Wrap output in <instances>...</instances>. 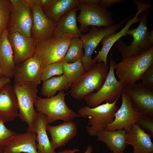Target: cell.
Masks as SVG:
<instances>
[{
  "label": "cell",
  "mask_w": 153,
  "mask_h": 153,
  "mask_svg": "<svg viewBox=\"0 0 153 153\" xmlns=\"http://www.w3.org/2000/svg\"><path fill=\"white\" fill-rule=\"evenodd\" d=\"M149 9L145 10L139 14V24L132 29H128L126 35L133 37V40L127 45L121 39L117 41L118 49L123 59L144 53L153 47V31H150L147 26Z\"/></svg>",
  "instance_id": "obj_1"
},
{
  "label": "cell",
  "mask_w": 153,
  "mask_h": 153,
  "mask_svg": "<svg viewBox=\"0 0 153 153\" xmlns=\"http://www.w3.org/2000/svg\"><path fill=\"white\" fill-rule=\"evenodd\" d=\"M119 98L112 103L106 102L96 107L91 108L88 106L82 107L78 110L80 117L88 118L87 131L91 136H96L98 133L105 130L109 124L114 118V114L119 109L116 103Z\"/></svg>",
  "instance_id": "obj_2"
},
{
  "label": "cell",
  "mask_w": 153,
  "mask_h": 153,
  "mask_svg": "<svg viewBox=\"0 0 153 153\" xmlns=\"http://www.w3.org/2000/svg\"><path fill=\"white\" fill-rule=\"evenodd\" d=\"M109 71L107 65L103 62L96 63L70 86L71 97L80 100L94 91H98L104 84Z\"/></svg>",
  "instance_id": "obj_3"
},
{
  "label": "cell",
  "mask_w": 153,
  "mask_h": 153,
  "mask_svg": "<svg viewBox=\"0 0 153 153\" xmlns=\"http://www.w3.org/2000/svg\"><path fill=\"white\" fill-rule=\"evenodd\" d=\"M153 64V47L142 54L123 59L116 64V74L126 84L136 83Z\"/></svg>",
  "instance_id": "obj_4"
},
{
  "label": "cell",
  "mask_w": 153,
  "mask_h": 153,
  "mask_svg": "<svg viewBox=\"0 0 153 153\" xmlns=\"http://www.w3.org/2000/svg\"><path fill=\"white\" fill-rule=\"evenodd\" d=\"M67 94L64 91H62L56 95L50 98L38 97L34 106L37 112L46 115L48 124L57 120L65 122L72 120L76 117H80L67 105L65 101Z\"/></svg>",
  "instance_id": "obj_5"
},
{
  "label": "cell",
  "mask_w": 153,
  "mask_h": 153,
  "mask_svg": "<svg viewBox=\"0 0 153 153\" xmlns=\"http://www.w3.org/2000/svg\"><path fill=\"white\" fill-rule=\"evenodd\" d=\"M110 66L107 76L103 86L97 92L85 96L84 99L87 106L96 107L104 101L112 103L120 98L126 85L118 80L114 74L115 67L117 64L112 59L110 60Z\"/></svg>",
  "instance_id": "obj_6"
},
{
  "label": "cell",
  "mask_w": 153,
  "mask_h": 153,
  "mask_svg": "<svg viewBox=\"0 0 153 153\" xmlns=\"http://www.w3.org/2000/svg\"><path fill=\"white\" fill-rule=\"evenodd\" d=\"M132 16L131 15L119 23L109 27L98 28L91 26L88 33L81 35L80 38L82 42L84 50L82 62L86 72L91 69L95 64L92 59V56L99 43L105 37L116 33L122 26L123 24Z\"/></svg>",
  "instance_id": "obj_7"
},
{
  "label": "cell",
  "mask_w": 153,
  "mask_h": 153,
  "mask_svg": "<svg viewBox=\"0 0 153 153\" xmlns=\"http://www.w3.org/2000/svg\"><path fill=\"white\" fill-rule=\"evenodd\" d=\"M37 86L28 83L14 84L13 86L17 99L18 117L27 124V132L33 128L37 116L34 106L38 97Z\"/></svg>",
  "instance_id": "obj_8"
},
{
  "label": "cell",
  "mask_w": 153,
  "mask_h": 153,
  "mask_svg": "<svg viewBox=\"0 0 153 153\" xmlns=\"http://www.w3.org/2000/svg\"><path fill=\"white\" fill-rule=\"evenodd\" d=\"M72 38L52 37L44 41L37 42L34 56L40 61L44 68L48 65L63 61Z\"/></svg>",
  "instance_id": "obj_9"
},
{
  "label": "cell",
  "mask_w": 153,
  "mask_h": 153,
  "mask_svg": "<svg viewBox=\"0 0 153 153\" xmlns=\"http://www.w3.org/2000/svg\"><path fill=\"white\" fill-rule=\"evenodd\" d=\"M77 7L80 12L76 19L80 24L79 29L81 32H87L89 26L99 28L114 24L112 12L99 4L81 3Z\"/></svg>",
  "instance_id": "obj_10"
},
{
  "label": "cell",
  "mask_w": 153,
  "mask_h": 153,
  "mask_svg": "<svg viewBox=\"0 0 153 153\" xmlns=\"http://www.w3.org/2000/svg\"><path fill=\"white\" fill-rule=\"evenodd\" d=\"M12 8L7 28L9 33H20L23 35L31 37L32 25V10L25 0H10Z\"/></svg>",
  "instance_id": "obj_11"
},
{
  "label": "cell",
  "mask_w": 153,
  "mask_h": 153,
  "mask_svg": "<svg viewBox=\"0 0 153 153\" xmlns=\"http://www.w3.org/2000/svg\"><path fill=\"white\" fill-rule=\"evenodd\" d=\"M123 92L130 97L133 107L142 115L153 118V87L139 82L126 84Z\"/></svg>",
  "instance_id": "obj_12"
},
{
  "label": "cell",
  "mask_w": 153,
  "mask_h": 153,
  "mask_svg": "<svg viewBox=\"0 0 153 153\" xmlns=\"http://www.w3.org/2000/svg\"><path fill=\"white\" fill-rule=\"evenodd\" d=\"M31 8L33 15L31 37L37 42L52 37L56 22L50 19L43 12L35 0H25Z\"/></svg>",
  "instance_id": "obj_13"
},
{
  "label": "cell",
  "mask_w": 153,
  "mask_h": 153,
  "mask_svg": "<svg viewBox=\"0 0 153 153\" xmlns=\"http://www.w3.org/2000/svg\"><path fill=\"white\" fill-rule=\"evenodd\" d=\"M121 96L122 100L121 107L114 113L113 121L108 125L106 130L124 129L127 132L142 115L133 107L130 97L127 94L123 92Z\"/></svg>",
  "instance_id": "obj_14"
},
{
  "label": "cell",
  "mask_w": 153,
  "mask_h": 153,
  "mask_svg": "<svg viewBox=\"0 0 153 153\" xmlns=\"http://www.w3.org/2000/svg\"><path fill=\"white\" fill-rule=\"evenodd\" d=\"M133 2L137 7V11L134 17L128 21L125 26L120 31L113 34L104 37L101 42L102 46L98 54L93 59L95 64L103 62L107 64V57L109 52L114 43L124 36L126 35V32L133 24L139 21V15L143 11L149 9L152 7L149 3L144 1L133 0Z\"/></svg>",
  "instance_id": "obj_15"
},
{
  "label": "cell",
  "mask_w": 153,
  "mask_h": 153,
  "mask_svg": "<svg viewBox=\"0 0 153 153\" xmlns=\"http://www.w3.org/2000/svg\"><path fill=\"white\" fill-rule=\"evenodd\" d=\"M43 68L34 55L15 65L13 73L14 84L32 83L37 86L41 81Z\"/></svg>",
  "instance_id": "obj_16"
},
{
  "label": "cell",
  "mask_w": 153,
  "mask_h": 153,
  "mask_svg": "<svg viewBox=\"0 0 153 153\" xmlns=\"http://www.w3.org/2000/svg\"><path fill=\"white\" fill-rule=\"evenodd\" d=\"M8 38L13 51L15 65L34 56L37 42L31 37L16 32L8 33Z\"/></svg>",
  "instance_id": "obj_17"
},
{
  "label": "cell",
  "mask_w": 153,
  "mask_h": 153,
  "mask_svg": "<svg viewBox=\"0 0 153 153\" xmlns=\"http://www.w3.org/2000/svg\"><path fill=\"white\" fill-rule=\"evenodd\" d=\"M16 95L11 83L0 88V118L4 123L11 121L18 117Z\"/></svg>",
  "instance_id": "obj_18"
},
{
  "label": "cell",
  "mask_w": 153,
  "mask_h": 153,
  "mask_svg": "<svg viewBox=\"0 0 153 153\" xmlns=\"http://www.w3.org/2000/svg\"><path fill=\"white\" fill-rule=\"evenodd\" d=\"M46 130L50 135V143L55 150L65 145L72 139L76 135L77 129L76 123L70 120L56 126L48 124Z\"/></svg>",
  "instance_id": "obj_19"
},
{
  "label": "cell",
  "mask_w": 153,
  "mask_h": 153,
  "mask_svg": "<svg viewBox=\"0 0 153 153\" xmlns=\"http://www.w3.org/2000/svg\"><path fill=\"white\" fill-rule=\"evenodd\" d=\"M78 7L70 10L57 22L52 37L60 38L64 37H80L82 34L77 25L76 13Z\"/></svg>",
  "instance_id": "obj_20"
},
{
  "label": "cell",
  "mask_w": 153,
  "mask_h": 153,
  "mask_svg": "<svg viewBox=\"0 0 153 153\" xmlns=\"http://www.w3.org/2000/svg\"><path fill=\"white\" fill-rule=\"evenodd\" d=\"M151 138L135 124L126 132V143L133 147L134 153H151L153 152V144Z\"/></svg>",
  "instance_id": "obj_21"
},
{
  "label": "cell",
  "mask_w": 153,
  "mask_h": 153,
  "mask_svg": "<svg viewBox=\"0 0 153 153\" xmlns=\"http://www.w3.org/2000/svg\"><path fill=\"white\" fill-rule=\"evenodd\" d=\"M35 133L27 132L17 135L8 143L3 153H38Z\"/></svg>",
  "instance_id": "obj_22"
},
{
  "label": "cell",
  "mask_w": 153,
  "mask_h": 153,
  "mask_svg": "<svg viewBox=\"0 0 153 153\" xmlns=\"http://www.w3.org/2000/svg\"><path fill=\"white\" fill-rule=\"evenodd\" d=\"M48 124L46 115L37 112L33 128L28 132L36 134L38 153H56L46 133V126Z\"/></svg>",
  "instance_id": "obj_23"
},
{
  "label": "cell",
  "mask_w": 153,
  "mask_h": 153,
  "mask_svg": "<svg viewBox=\"0 0 153 153\" xmlns=\"http://www.w3.org/2000/svg\"><path fill=\"white\" fill-rule=\"evenodd\" d=\"M8 34L7 29H5L0 39V75L11 79L13 77L15 65L13 51L8 38Z\"/></svg>",
  "instance_id": "obj_24"
},
{
  "label": "cell",
  "mask_w": 153,
  "mask_h": 153,
  "mask_svg": "<svg viewBox=\"0 0 153 153\" xmlns=\"http://www.w3.org/2000/svg\"><path fill=\"white\" fill-rule=\"evenodd\" d=\"M126 132L124 129L115 131L105 130L97 135L98 141L105 143L112 152H123L127 145Z\"/></svg>",
  "instance_id": "obj_25"
},
{
  "label": "cell",
  "mask_w": 153,
  "mask_h": 153,
  "mask_svg": "<svg viewBox=\"0 0 153 153\" xmlns=\"http://www.w3.org/2000/svg\"><path fill=\"white\" fill-rule=\"evenodd\" d=\"M81 3V0H52L50 4L42 10L51 20L57 22L63 16Z\"/></svg>",
  "instance_id": "obj_26"
},
{
  "label": "cell",
  "mask_w": 153,
  "mask_h": 153,
  "mask_svg": "<svg viewBox=\"0 0 153 153\" xmlns=\"http://www.w3.org/2000/svg\"><path fill=\"white\" fill-rule=\"evenodd\" d=\"M70 87L68 81L64 75L54 76L43 81L41 93L46 98H50L54 96L58 91L66 90Z\"/></svg>",
  "instance_id": "obj_27"
},
{
  "label": "cell",
  "mask_w": 153,
  "mask_h": 153,
  "mask_svg": "<svg viewBox=\"0 0 153 153\" xmlns=\"http://www.w3.org/2000/svg\"><path fill=\"white\" fill-rule=\"evenodd\" d=\"M63 75L67 79L70 86L86 72L81 59L72 63L63 62Z\"/></svg>",
  "instance_id": "obj_28"
},
{
  "label": "cell",
  "mask_w": 153,
  "mask_h": 153,
  "mask_svg": "<svg viewBox=\"0 0 153 153\" xmlns=\"http://www.w3.org/2000/svg\"><path fill=\"white\" fill-rule=\"evenodd\" d=\"M83 48L82 43L80 38H72L63 61L72 63L82 60L84 54Z\"/></svg>",
  "instance_id": "obj_29"
},
{
  "label": "cell",
  "mask_w": 153,
  "mask_h": 153,
  "mask_svg": "<svg viewBox=\"0 0 153 153\" xmlns=\"http://www.w3.org/2000/svg\"><path fill=\"white\" fill-rule=\"evenodd\" d=\"M11 8L10 0H0V39L4 30L7 29Z\"/></svg>",
  "instance_id": "obj_30"
},
{
  "label": "cell",
  "mask_w": 153,
  "mask_h": 153,
  "mask_svg": "<svg viewBox=\"0 0 153 153\" xmlns=\"http://www.w3.org/2000/svg\"><path fill=\"white\" fill-rule=\"evenodd\" d=\"M15 132L7 128L0 118V153H3L8 143L17 135Z\"/></svg>",
  "instance_id": "obj_31"
},
{
  "label": "cell",
  "mask_w": 153,
  "mask_h": 153,
  "mask_svg": "<svg viewBox=\"0 0 153 153\" xmlns=\"http://www.w3.org/2000/svg\"><path fill=\"white\" fill-rule=\"evenodd\" d=\"M63 61L49 64L43 68L41 77V81H44L55 76L63 74Z\"/></svg>",
  "instance_id": "obj_32"
},
{
  "label": "cell",
  "mask_w": 153,
  "mask_h": 153,
  "mask_svg": "<svg viewBox=\"0 0 153 153\" xmlns=\"http://www.w3.org/2000/svg\"><path fill=\"white\" fill-rule=\"evenodd\" d=\"M136 124L145 131H147L151 138H153V118L142 115Z\"/></svg>",
  "instance_id": "obj_33"
},
{
  "label": "cell",
  "mask_w": 153,
  "mask_h": 153,
  "mask_svg": "<svg viewBox=\"0 0 153 153\" xmlns=\"http://www.w3.org/2000/svg\"><path fill=\"white\" fill-rule=\"evenodd\" d=\"M141 79L143 84L153 87V64L144 72Z\"/></svg>",
  "instance_id": "obj_34"
},
{
  "label": "cell",
  "mask_w": 153,
  "mask_h": 153,
  "mask_svg": "<svg viewBox=\"0 0 153 153\" xmlns=\"http://www.w3.org/2000/svg\"><path fill=\"white\" fill-rule=\"evenodd\" d=\"M124 1V0H100L99 5L107 8H109L113 4L121 3Z\"/></svg>",
  "instance_id": "obj_35"
},
{
  "label": "cell",
  "mask_w": 153,
  "mask_h": 153,
  "mask_svg": "<svg viewBox=\"0 0 153 153\" xmlns=\"http://www.w3.org/2000/svg\"><path fill=\"white\" fill-rule=\"evenodd\" d=\"M79 149L76 148L71 149H67L62 151H59L56 153H75L79 151ZM93 151L92 146L90 145L88 146L84 153H91Z\"/></svg>",
  "instance_id": "obj_36"
},
{
  "label": "cell",
  "mask_w": 153,
  "mask_h": 153,
  "mask_svg": "<svg viewBox=\"0 0 153 153\" xmlns=\"http://www.w3.org/2000/svg\"><path fill=\"white\" fill-rule=\"evenodd\" d=\"M43 10L47 8L50 4L52 0H35Z\"/></svg>",
  "instance_id": "obj_37"
},
{
  "label": "cell",
  "mask_w": 153,
  "mask_h": 153,
  "mask_svg": "<svg viewBox=\"0 0 153 153\" xmlns=\"http://www.w3.org/2000/svg\"><path fill=\"white\" fill-rule=\"evenodd\" d=\"M11 79L0 75V88L5 85L11 83Z\"/></svg>",
  "instance_id": "obj_38"
},
{
  "label": "cell",
  "mask_w": 153,
  "mask_h": 153,
  "mask_svg": "<svg viewBox=\"0 0 153 153\" xmlns=\"http://www.w3.org/2000/svg\"><path fill=\"white\" fill-rule=\"evenodd\" d=\"M100 0H81V3L92 4H98Z\"/></svg>",
  "instance_id": "obj_39"
},
{
  "label": "cell",
  "mask_w": 153,
  "mask_h": 153,
  "mask_svg": "<svg viewBox=\"0 0 153 153\" xmlns=\"http://www.w3.org/2000/svg\"><path fill=\"white\" fill-rule=\"evenodd\" d=\"M111 153H124V152H112Z\"/></svg>",
  "instance_id": "obj_40"
},
{
  "label": "cell",
  "mask_w": 153,
  "mask_h": 153,
  "mask_svg": "<svg viewBox=\"0 0 153 153\" xmlns=\"http://www.w3.org/2000/svg\"><path fill=\"white\" fill-rule=\"evenodd\" d=\"M1 68L0 66V75L1 74Z\"/></svg>",
  "instance_id": "obj_41"
},
{
  "label": "cell",
  "mask_w": 153,
  "mask_h": 153,
  "mask_svg": "<svg viewBox=\"0 0 153 153\" xmlns=\"http://www.w3.org/2000/svg\"><path fill=\"white\" fill-rule=\"evenodd\" d=\"M153 153V152H152V153Z\"/></svg>",
  "instance_id": "obj_42"
},
{
  "label": "cell",
  "mask_w": 153,
  "mask_h": 153,
  "mask_svg": "<svg viewBox=\"0 0 153 153\" xmlns=\"http://www.w3.org/2000/svg\"></svg>",
  "instance_id": "obj_43"
}]
</instances>
